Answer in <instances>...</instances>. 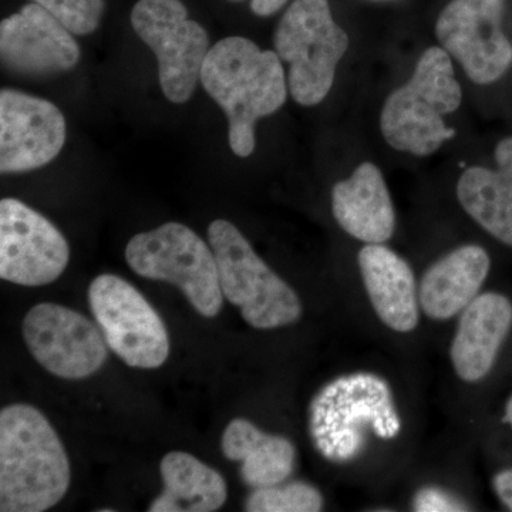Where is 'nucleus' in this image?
Instances as JSON below:
<instances>
[{
	"label": "nucleus",
	"mask_w": 512,
	"mask_h": 512,
	"mask_svg": "<svg viewBox=\"0 0 512 512\" xmlns=\"http://www.w3.org/2000/svg\"><path fill=\"white\" fill-rule=\"evenodd\" d=\"M164 491L150 512H214L224 507L227 483L217 470L184 451H171L161 460Z\"/></svg>",
	"instance_id": "aec40b11"
},
{
	"label": "nucleus",
	"mask_w": 512,
	"mask_h": 512,
	"mask_svg": "<svg viewBox=\"0 0 512 512\" xmlns=\"http://www.w3.org/2000/svg\"><path fill=\"white\" fill-rule=\"evenodd\" d=\"M332 212L339 227L365 244H384L396 229L392 195L376 164L363 163L333 185Z\"/></svg>",
	"instance_id": "dca6fc26"
},
{
	"label": "nucleus",
	"mask_w": 512,
	"mask_h": 512,
	"mask_svg": "<svg viewBox=\"0 0 512 512\" xmlns=\"http://www.w3.org/2000/svg\"><path fill=\"white\" fill-rule=\"evenodd\" d=\"M80 56L73 33L35 2L0 23V59L18 76L49 79L74 69Z\"/></svg>",
	"instance_id": "4468645a"
},
{
	"label": "nucleus",
	"mask_w": 512,
	"mask_h": 512,
	"mask_svg": "<svg viewBox=\"0 0 512 512\" xmlns=\"http://www.w3.org/2000/svg\"><path fill=\"white\" fill-rule=\"evenodd\" d=\"M400 430L402 420L392 387L375 373L336 377L315 394L309 406L313 447L330 463H352L370 440H392Z\"/></svg>",
	"instance_id": "7ed1b4c3"
},
{
	"label": "nucleus",
	"mask_w": 512,
	"mask_h": 512,
	"mask_svg": "<svg viewBox=\"0 0 512 512\" xmlns=\"http://www.w3.org/2000/svg\"><path fill=\"white\" fill-rule=\"evenodd\" d=\"M463 90L453 62L443 47H429L420 56L409 82L384 101L380 130L394 150L416 157L436 153L454 136L444 117L454 113Z\"/></svg>",
	"instance_id": "20e7f679"
},
{
	"label": "nucleus",
	"mask_w": 512,
	"mask_h": 512,
	"mask_svg": "<svg viewBox=\"0 0 512 512\" xmlns=\"http://www.w3.org/2000/svg\"><path fill=\"white\" fill-rule=\"evenodd\" d=\"M22 332L30 355L60 379H86L99 372L109 355L101 329L57 303L33 306L23 319Z\"/></svg>",
	"instance_id": "9b49d317"
},
{
	"label": "nucleus",
	"mask_w": 512,
	"mask_h": 512,
	"mask_svg": "<svg viewBox=\"0 0 512 512\" xmlns=\"http://www.w3.org/2000/svg\"><path fill=\"white\" fill-rule=\"evenodd\" d=\"M66 143V120L52 101L0 92V171L28 173L52 163Z\"/></svg>",
	"instance_id": "ddd939ff"
},
{
	"label": "nucleus",
	"mask_w": 512,
	"mask_h": 512,
	"mask_svg": "<svg viewBox=\"0 0 512 512\" xmlns=\"http://www.w3.org/2000/svg\"><path fill=\"white\" fill-rule=\"evenodd\" d=\"M493 485L501 503L512 511V470H504L498 473L494 477Z\"/></svg>",
	"instance_id": "393cba45"
},
{
	"label": "nucleus",
	"mask_w": 512,
	"mask_h": 512,
	"mask_svg": "<svg viewBox=\"0 0 512 512\" xmlns=\"http://www.w3.org/2000/svg\"><path fill=\"white\" fill-rule=\"evenodd\" d=\"M414 511L419 512H457L468 511L467 505L456 495L437 487L421 488L413 500Z\"/></svg>",
	"instance_id": "b1692460"
},
{
	"label": "nucleus",
	"mask_w": 512,
	"mask_h": 512,
	"mask_svg": "<svg viewBox=\"0 0 512 512\" xmlns=\"http://www.w3.org/2000/svg\"><path fill=\"white\" fill-rule=\"evenodd\" d=\"M87 298L107 345L127 366L157 369L167 362L170 338L163 319L126 279L99 275Z\"/></svg>",
	"instance_id": "1a4fd4ad"
},
{
	"label": "nucleus",
	"mask_w": 512,
	"mask_h": 512,
	"mask_svg": "<svg viewBox=\"0 0 512 512\" xmlns=\"http://www.w3.org/2000/svg\"><path fill=\"white\" fill-rule=\"evenodd\" d=\"M72 480L56 430L36 407L0 412V511L43 512L63 500Z\"/></svg>",
	"instance_id": "f03ea898"
},
{
	"label": "nucleus",
	"mask_w": 512,
	"mask_h": 512,
	"mask_svg": "<svg viewBox=\"0 0 512 512\" xmlns=\"http://www.w3.org/2000/svg\"><path fill=\"white\" fill-rule=\"evenodd\" d=\"M322 508V493L302 481L256 488L245 503L248 512H318Z\"/></svg>",
	"instance_id": "4be33fe9"
},
{
	"label": "nucleus",
	"mask_w": 512,
	"mask_h": 512,
	"mask_svg": "<svg viewBox=\"0 0 512 512\" xmlns=\"http://www.w3.org/2000/svg\"><path fill=\"white\" fill-rule=\"evenodd\" d=\"M494 158L497 168L512 175V137L504 138V140L497 144Z\"/></svg>",
	"instance_id": "a878e982"
},
{
	"label": "nucleus",
	"mask_w": 512,
	"mask_h": 512,
	"mask_svg": "<svg viewBox=\"0 0 512 512\" xmlns=\"http://www.w3.org/2000/svg\"><path fill=\"white\" fill-rule=\"evenodd\" d=\"M512 328V303L497 292L478 295L461 312L450 357L467 383L480 382L493 369L498 352Z\"/></svg>",
	"instance_id": "2eb2a0df"
},
{
	"label": "nucleus",
	"mask_w": 512,
	"mask_h": 512,
	"mask_svg": "<svg viewBox=\"0 0 512 512\" xmlns=\"http://www.w3.org/2000/svg\"><path fill=\"white\" fill-rule=\"evenodd\" d=\"M126 261L141 278L173 284L204 318L222 309L217 259L211 245L180 222H167L128 241Z\"/></svg>",
	"instance_id": "0eeeda50"
},
{
	"label": "nucleus",
	"mask_w": 512,
	"mask_h": 512,
	"mask_svg": "<svg viewBox=\"0 0 512 512\" xmlns=\"http://www.w3.org/2000/svg\"><path fill=\"white\" fill-rule=\"evenodd\" d=\"M504 423L510 424L512 429V396L508 400L507 406H505Z\"/></svg>",
	"instance_id": "cd10ccee"
},
{
	"label": "nucleus",
	"mask_w": 512,
	"mask_h": 512,
	"mask_svg": "<svg viewBox=\"0 0 512 512\" xmlns=\"http://www.w3.org/2000/svg\"><path fill=\"white\" fill-rule=\"evenodd\" d=\"M490 268V255L478 245H464L448 252L421 278V309L433 320L453 318L477 298Z\"/></svg>",
	"instance_id": "a211bd4d"
},
{
	"label": "nucleus",
	"mask_w": 512,
	"mask_h": 512,
	"mask_svg": "<svg viewBox=\"0 0 512 512\" xmlns=\"http://www.w3.org/2000/svg\"><path fill=\"white\" fill-rule=\"evenodd\" d=\"M221 450L228 460L241 463V478L249 487L284 483L295 466L292 441L264 433L247 419H234L225 427Z\"/></svg>",
	"instance_id": "6ab92c4d"
},
{
	"label": "nucleus",
	"mask_w": 512,
	"mask_h": 512,
	"mask_svg": "<svg viewBox=\"0 0 512 512\" xmlns=\"http://www.w3.org/2000/svg\"><path fill=\"white\" fill-rule=\"evenodd\" d=\"M52 13L73 35H90L99 28L106 9L104 0H33Z\"/></svg>",
	"instance_id": "5701e85b"
},
{
	"label": "nucleus",
	"mask_w": 512,
	"mask_h": 512,
	"mask_svg": "<svg viewBox=\"0 0 512 512\" xmlns=\"http://www.w3.org/2000/svg\"><path fill=\"white\" fill-rule=\"evenodd\" d=\"M131 25L158 60L161 90L171 103L191 99L210 52V37L200 23L188 19L181 0H138Z\"/></svg>",
	"instance_id": "6e6552de"
},
{
	"label": "nucleus",
	"mask_w": 512,
	"mask_h": 512,
	"mask_svg": "<svg viewBox=\"0 0 512 512\" xmlns=\"http://www.w3.org/2000/svg\"><path fill=\"white\" fill-rule=\"evenodd\" d=\"M70 247L46 217L16 198L0 201V278L20 286L52 284L66 271Z\"/></svg>",
	"instance_id": "f8f14e48"
},
{
	"label": "nucleus",
	"mask_w": 512,
	"mask_h": 512,
	"mask_svg": "<svg viewBox=\"0 0 512 512\" xmlns=\"http://www.w3.org/2000/svg\"><path fill=\"white\" fill-rule=\"evenodd\" d=\"M457 198L481 228L512 248V175L500 168H467Z\"/></svg>",
	"instance_id": "412c9836"
},
{
	"label": "nucleus",
	"mask_w": 512,
	"mask_h": 512,
	"mask_svg": "<svg viewBox=\"0 0 512 512\" xmlns=\"http://www.w3.org/2000/svg\"><path fill=\"white\" fill-rule=\"evenodd\" d=\"M208 241L217 259L224 298L237 306L249 326L278 329L301 319L299 296L265 264L234 224L212 221Z\"/></svg>",
	"instance_id": "39448f33"
},
{
	"label": "nucleus",
	"mask_w": 512,
	"mask_h": 512,
	"mask_svg": "<svg viewBox=\"0 0 512 512\" xmlns=\"http://www.w3.org/2000/svg\"><path fill=\"white\" fill-rule=\"evenodd\" d=\"M200 82L227 116L232 153L251 156L256 123L281 109L288 97L281 57L247 37H225L205 57Z\"/></svg>",
	"instance_id": "f257e3e1"
},
{
	"label": "nucleus",
	"mask_w": 512,
	"mask_h": 512,
	"mask_svg": "<svg viewBox=\"0 0 512 512\" xmlns=\"http://www.w3.org/2000/svg\"><path fill=\"white\" fill-rule=\"evenodd\" d=\"M505 0H451L436 22L441 47L477 84L500 80L512 64L503 30Z\"/></svg>",
	"instance_id": "9d476101"
},
{
	"label": "nucleus",
	"mask_w": 512,
	"mask_h": 512,
	"mask_svg": "<svg viewBox=\"0 0 512 512\" xmlns=\"http://www.w3.org/2000/svg\"><path fill=\"white\" fill-rule=\"evenodd\" d=\"M357 262L367 296L384 325L399 333L416 329L420 301L409 262L383 244L365 245Z\"/></svg>",
	"instance_id": "f3484780"
},
{
	"label": "nucleus",
	"mask_w": 512,
	"mask_h": 512,
	"mask_svg": "<svg viewBox=\"0 0 512 512\" xmlns=\"http://www.w3.org/2000/svg\"><path fill=\"white\" fill-rule=\"evenodd\" d=\"M349 43L329 0H293L276 28L274 46L288 63L289 93L296 103L318 106L328 97Z\"/></svg>",
	"instance_id": "423d86ee"
},
{
	"label": "nucleus",
	"mask_w": 512,
	"mask_h": 512,
	"mask_svg": "<svg viewBox=\"0 0 512 512\" xmlns=\"http://www.w3.org/2000/svg\"><path fill=\"white\" fill-rule=\"evenodd\" d=\"M288 3V0H252L251 9L256 16L261 18H268V16L275 15Z\"/></svg>",
	"instance_id": "bb28decb"
}]
</instances>
